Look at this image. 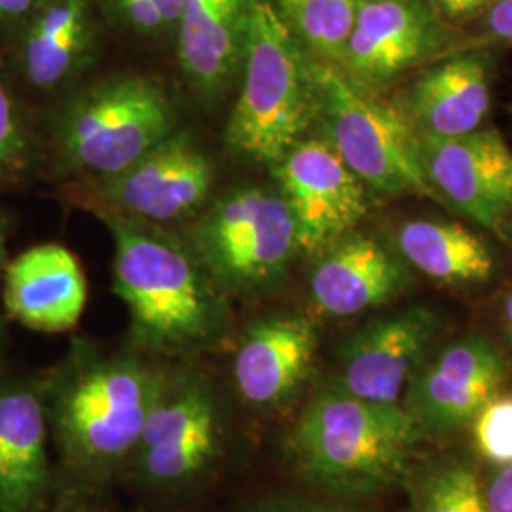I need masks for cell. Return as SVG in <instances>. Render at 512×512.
<instances>
[{
	"label": "cell",
	"mask_w": 512,
	"mask_h": 512,
	"mask_svg": "<svg viewBox=\"0 0 512 512\" xmlns=\"http://www.w3.org/2000/svg\"><path fill=\"white\" fill-rule=\"evenodd\" d=\"M421 427L399 403H372L340 387L319 395L296 421L289 450L315 484L378 494L403 476Z\"/></svg>",
	"instance_id": "cell-1"
},
{
	"label": "cell",
	"mask_w": 512,
	"mask_h": 512,
	"mask_svg": "<svg viewBox=\"0 0 512 512\" xmlns=\"http://www.w3.org/2000/svg\"><path fill=\"white\" fill-rule=\"evenodd\" d=\"M241 73L228 141L255 162L279 164L319 116V84L315 61L272 2L253 4Z\"/></svg>",
	"instance_id": "cell-2"
},
{
	"label": "cell",
	"mask_w": 512,
	"mask_h": 512,
	"mask_svg": "<svg viewBox=\"0 0 512 512\" xmlns=\"http://www.w3.org/2000/svg\"><path fill=\"white\" fill-rule=\"evenodd\" d=\"M112 236L114 293L145 344L192 348L219 332V296L183 247L126 222H112Z\"/></svg>",
	"instance_id": "cell-3"
},
{
	"label": "cell",
	"mask_w": 512,
	"mask_h": 512,
	"mask_svg": "<svg viewBox=\"0 0 512 512\" xmlns=\"http://www.w3.org/2000/svg\"><path fill=\"white\" fill-rule=\"evenodd\" d=\"M319 116L327 139L366 188L385 196L439 202L418 162V137L401 110L376 99L361 82L327 61H315Z\"/></svg>",
	"instance_id": "cell-4"
},
{
	"label": "cell",
	"mask_w": 512,
	"mask_h": 512,
	"mask_svg": "<svg viewBox=\"0 0 512 512\" xmlns=\"http://www.w3.org/2000/svg\"><path fill=\"white\" fill-rule=\"evenodd\" d=\"M175 122L156 82L114 78L78 97L63 124V148L73 164L110 179L169 139Z\"/></svg>",
	"instance_id": "cell-5"
},
{
	"label": "cell",
	"mask_w": 512,
	"mask_h": 512,
	"mask_svg": "<svg viewBox=\"0 0 512 512\" xmlns=\"http://www.w3.org/2000/svg\"><path fill=\"white\" fill-rule=\"evenodd\" d=\"M160 389L145 368L105 363L63 385L46 399L48 421L67 454L84 463H110L139 446Z\"/></svg>",
	"instance_id": "cell-6"
},
{
	"label": "cell",
	"mask_w": 512,
	"mask_h": 512,
	"mask_svg": "<svg viewBox=\"0 0 512 512\" xmlns=\"http://www.w3.org/2000/svg\"><path fill=\"white\" fill-rule=\"evenodd\" d=\"M207 268L224 285L241 291L281 277L298 253L293 215L281 192L260 186L228 194L196 232Z\"/></svg>",
	"instance_id": "cell-7"
},
{
	"label": "cell",
	"mask_w": 512,
	"mask_h": 512,
	"mask_svg": "<svg viewBox=\"0 0 512 512\" xmlns=\"http://www.w3.org/2000/svg\"><path fill=\"white\" fill-rule=\"evenodd\" d=\"M275 175L291 209L302 253H325L349 236L368 211L365 184L327 137L302 139L275 164Z\"/></svg>",
	"instance_id": "cell-8"
},
{
	"label": "cell",
	"mask_w": 512,
	"mask_h": 512,
	"mask_svg": "<svg viewBox=\"0 0 512 512\" xmlns=\"http://www.w3.org/2000/svg\"><path fill=\"white\" fill-rule=\"evenodd\" d=\"M418 162L440 203L499 234L512 213V150L501 131L418 137Z\"/></svg>",
	"instance_id": "cell-9"
},
{
	"label": "cell",
	"mask_w": 512,
	"mask_h": 512,
	"mask_svg": "<svg viewBox=\"0 0 512 512\" xmlns=\"http://www.w3.org/2000/svg\"><path fill=\"white\" fill-rule=\"evenodd\" d=\"M452 40L429 0H361L342 65L363 86H384L435 59Z\"/></svg>",
	"instance_id": "cell-10"
},
{
	"label": "cell",
	"mask_w": 512,
	"mask_h": 512,
	"mask_svg": "<svg viewBox=\"0 0 512 512\" xmlns=\"http://www.w3.org/2000/svg\"><path fill=\"white\" fill-rule=\"evenodd\" d=\"M505 378L507 365L494 342L482 334L463 336L416 374L408 410L420 427L461 429L501 393Z\"/></svg>",
	"instance_id": "cell-11"
},
{
	"label": "cell",
	"mask_w": 512,
	"mask_h": 512,
	"mask_svg": "<svg viewBox=\"0 0 512 512\" xmlns=\"http://www.w3.org/2000/svg\"><path fill=\"white\" fill-rule=\"evenodd\" d=\"M439 325L437 311L425 306L372 321L344 348L340 389L372 403H399Z\"/></svg>",
	"instance_id": "cell-12"
},
{
	"label": "cell",
	"mask_w": 512,
	"mask_h": 512,
	"mask_svg": "<svg viewBox=\"0 0 512 512\" xmlns=\"http://www.w3.org/2000/svg\"><path fill=\"white\" fill-rule=\"evenodd\" d=\"M490 105L492 63L482 50H475L429 65L395 107L418 137L448 139L482 128Z\"/></svg>",
	"instance_id": "cell-13"
},
{
	"label": "cell",
	"mask_w": 512,
	"mask_h": 512,
	"mask_svg": "<svg viewBox=\"0 0 512 512\" xmlns=\"http://www.w3.org/2000/svg\"><path fill=\"white\" fill-rule=\"evenodd\" d=\"M213 186V165L184 135H171L105 186L107 196L139 219H181L196 211Z\"/></svg>",
	"instance_id": "cell-14"
},
{
	"label": "cell",
	"mask_w": 512,
	"mask_h": 512,
	"mask_svg": "<svg viewBox=\"0 0 512 512\" xmlns=\"http://www.w3.org/2000/svg\"><path fill=\"white\" fill-rule=\"evenodd\" d=\"M412 281L408 264L378 239L349 234L330 245L313 270V306L330 317H349L384 306Z\"/></svg>",
	"instance_id": "cell-15"
},
{
	"label": "cell",
	"mask_w": 512,
	"mask_h": 512,
	"mask_svg": "<svg viewBox=\"0 0 512 512\" xmlns=\"http://www.w3.org/2000/svg\"><path fill=\"white\" fill-rule=\"evenodd\" d=\"M50 490L46 395L0 384V512H38Z\"/></svg>",
	"instance_id": "cell-16"
},
{
	"label": "cell",
	"mask_w": 512,
	"mask_h": 512,
	"mask_svg": "<svg viewBox=\"0 0 512 512\" xmlns=\"http://www.w3.org/2000/svg\"><path fill=\"white\" fill-rule=\"evenodd\" d=\"M86 300L88 285L76 256L57 243L27 249L10 262L4 275V306L29 329H73Z\"/></svg>",
	"instance_id": "cell-17"
},
{
	"label": "cell",
	"mask_w": 512,
	"mask_h": 512,
	"mask_svg": "<svg viewBox=\"0 0 512 512\" xmlns=\"http://www.w3.org/2000/svg\"><path fill=\"white\" fill-rule=\"evenodd\" d=\"M317 329L306 317H274L253 325L234 359L241 397L255 406L289 399L310 372Z\"/></svg>",
	"instance_id": "cell-18"
},
{
	"label": "cell",
	"mask_w": 512,
	"mask_h": 512,
	"mask_svg": "<svg viewBox=\"0 0 512 512\" xmlns=\"http://www.w3.org/2000/svg\"><path fill=\"white\" fill-rule=\"evenodd\" d=\"M255 0H181L179 57L190 82L217 95L241 71Z\"/></svg>",
	"instance_id": "cell-19"
},
{
	"label": "cell",
	"mask_w": 512,
	"mask_h": 512,
	"mask_svg": "<svg viewBox=\"0 0 512 512\" xmlns=\"http://www.w3.org/2000/svg\"><path fill=\"white\" fill-rule=\"evenodd\" d=\"M395 249L408 266L444 285H480L494 275L490 245L459 222H403L395 234Z\"/></svg>",
	"instance_id": "cell-20"
},
{
	"label": "cell",
	"mask_w": 512,
	"mask_h": 512,
	"mask_svg": "<svg viewBox=\"0 0 512 512\" xmlns=\"http://www.w3.org/2000/svg\"><path fill=\"white\" fill-rule=\"evenodd\" d=\"M90 37L86 0H54L44 8L25 42V73L33 86L50 90L73 73Z\"/></svg>",
	"instance_id": "cell-21"
},
{
	"label": "cell",
	"mask_w": 512,
	"mask_h": 512,
	"mask_svg": "<svg viewBox=\"0 0 512 512\" xmlns=\"http://www.w3.org/2000/svg\"><path fill=\"white\" fill-rule=\"evenodd\" d=\"M361 0H275L296 40L327 63L342 65Z\"/></svg>",
	"instance_id": "cell-22"
},
{
	"label": "cell",
	"mask_w": 512,
	"mask_h": 512,
	"mask_svg": "<svg viewBox=\"0 0 512 512\" xmlns=\"http://www.w3.org/2000/svg\"><path fill=\"white\" fill-rule=\"evenodd\" d=\"M209 429H217V416L213 399L205 389L192 385L173 395L160 391L148 412L137 448H160L192 439Z\"/></svg>",
	"instance_id": "cell-23"
},
{
	"label": "cell",
	"mask_w": 512,
	"mask_h": 512,
	"mask_svg": "<svg viewBox=\"0 0 512 512\" xmlns=\"http://www.w3.org/2000/svg\"><path fill=\"white\" fill-rule=\"evenodd\" d=\"M217 452V429L160 448L141 450V467L154 482H181L200 473Z\"/></svg>",
	"instance_id": "cell-24"
},
{
	"label": "cell",
	"mask_w": 512,
	"mask_h": 512,
	"mask_svg": "<svg viewBox=\"0 0 512 512\" xmlns=\"http://www.w3.org/2000/svg\"><path fill=\"white\" fill-rule=\"evenodd\" d=\"M420 512H490V509L478 476L463 465H450L425 480Z\"/></svg>",
	"instance_id": "cell-25"
},
{
	"label": "cell",
	"mask_w": 512,
	"mask_h": 512,
	"mask_svg": "<svg viewBox=\"0 0 512 512\" xmlns=\"http://www.w3.org/2000/svg\"><path fill=\"white\" fill-rule=\"evenodd\" d=\"M473 425L476 450L497 465L512 463V395L497 393L484 404Z\"/></svg>",
	"instance_id": "cell-26"
},
{
	"label": "cell",
	"mask_w": 512,
	"mask_h": 512,
	"mask_svg": "<svg viewBox=\"0 0 512 512\" xmlns=\"http://www.w3.org/2000/svg\"><path fill=\"white\" fill-rule=\"evenodd\" d=\"M23 148L16 110L0 84V165L12 162Z\"/></svg>",
	"instance_id": "cell-27"
},
{
	"label": "cell",
	"mask_w": 512,
	"mask_h": 512,
	"mask_svg": "<svg viewBox=\"0 0 512 512\" xmlns=\"http://www.w3.org/2000/svg\"><path fill=\"white\" fill-rule=\"evenodd\" d=\"M484 35L495 42H512V0H490L482 12Z\"/></svg>",
	"instance_id": "cell-28"
},
{
	"label": "cell",
	"mask_w": 512,
	"mask_h": 512,
	"mask_svg": "<svg viewBox=\"0 0 512 512\" xmlns=\"http://www.w3.org/2000/svg\"><path fill=\"white\" fill-rule=\"evenodd\" d=\"M118 4L137 29L147 33L165 29L164 19L154 0H118Z\"/></svg>",
	"instance_id": "cell-29"
},
{
	"label": "cell",
	"mask_w": 512,
	"mask_h": 512,
	"mask_svg": "<svg viewBox=\"0 0 512 512\" xmlns=\"http://www.w3.org/2000/svg\"><path fill=\"white\" fill-rule=\"evenodd\" d=\"M440 18L448 23H459L480 16L490 0H429Z\"/></svg>",
	"instance_id": "cell-30"
},
{
	"label": "cell",
	"mask_w": 512,
	"mask_h": 512,
	"mask_svg": "<svg viewBox=\"0 0 512 512\" xmlns=\"http://www.w3.org/2000/svg\"><path fill=\"white\" fill-rule=\"evenodd\" d=\"M486 499L490 512H512V463L505 465L492 478L486 490Z\"/></svg>",
	"instance_id": "cell-31"
},
{
	"label": "cell",
	"mask_w": 512,
	"mask_h": 512,
	"mask_svg": "<svg viewBox=\"0 0 512 512\" xmlns=\"http://www.w3.org/2000/svg\"><path fill=\"white\" fill-rule=\"evenodd\" d=\"M40 0H0V18H19L29 14Z\"/></svg>",
	"instance_id": "cell-32"
},
{
	"label": "cell",
	"mask_w": 512,
	"mask_h": 512,
	"mask_svg": "<svg viewBox=\"0 0 512 512\" xmlns=\"http://www.w3.org/2000/svg\"><path fill=\"white\" fill-rule=\"evenodd\" d=\"M258 512H340L329 509V507H321V505H308V503H291V501H283V503H270L264 505Z\"/></svg>",
	"instance_id": "cell-33"
},
{
	"label": "cell",
	"mask_w": 512,
	"mask_h": 512,
	"mask_svg": "<svg viewBox=\"0 0 512 512\" xmlns=\"http://www.w3.org/2000/svg\"><path fill=\"white\" fill-rule=\"evenodd\" d=\"M162 19H164L165 29L177 25L179 19V12H181V0H154Z\"/></svg>",
	"instance_id": "cell-34"
},
{
	"label": "cell",
	"mask_w": 512,
	"mask_h": 512,
	"mask_svg": "<svg viewBox=\"0 0 512 512\" xmlns=\"http://www.w3.org/2000/svg\"><path fill=\"white\" fill-rule=\"evenodd\" d=\"M501 317H503V325L505 330L509 334V338L512 340V291L505 296V302H503V310H501Z\"/></svg>",
	"instance_id": "cell-35"
},
{
	"label": "cell",
	"mask_w": 512,
	"mask_h": 512,
	"mask_svg": "<svg viewBox=\"0 0 512 512\" xmlns=\"http://www.w3.org/2000/svg\"><path fill=\"white\" fill-rule=\"evenodd\" d=\"M499 234H501L503 238L507 239V241L512 245V213L507 217V220L503 222V226H501Z\"/></svg>",
	"instance_id": "cell-36"
},
{
	"label": "cell",
	"mask_w": 512,
	"mask_h": 512,
	"mask_svg": "<svg viewBox=\"0 0 512 512\" xmlns=\"http://www.w3.org/2000/svg\"><path fill=\"white\" fill-rule=\"evenodd\" d=\"M511 116H512V109H511Z\"/></svg>",
	"instance_id": "cell-37"
}]
</instances>
